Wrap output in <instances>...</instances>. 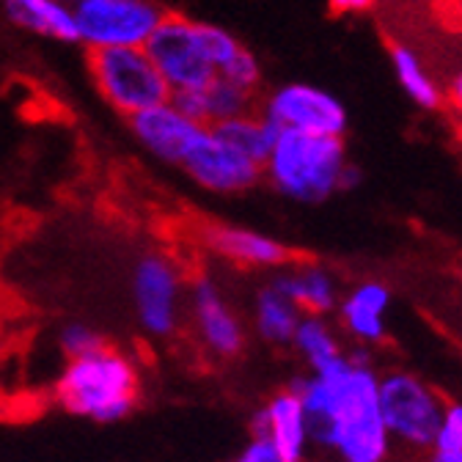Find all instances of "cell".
<instances>
[{"label": "cell", "mask_w": 462, "mask_h": 462, "mask_svg": "<svg viewBox=\"0 0 462 462\" xmlns=\"http://www.w3.org/2000/svg\"><path fill=\"white\" fill-rule=\"evenodd\" d=\"M228 462H283V457L262 438H251L237 457H231Z\"/></svg>", "instance_id": "26"}, {"label": "cell", "mask_w": 462, "mask_h": 462, "mask_svg": "<svg viewBox=\"0 0 462 462\" xmlns=\"http://www.w3.org/2000/svg\"><path fill=\"white\" fill-rule=\"evenodd\" d=\"M217 138H223L228 146H235L237 152H243L245 157H251L254 162L264 165L278 130L264 119L259 110H251L245 116H237V119H228L220 125L209 127Z\"/></svg>", "instance_id": "20"}, {"label": "cell", "mask_w": 462, "mask_h": 462, "mask_svg": "<svg viewBox=\"0 0 462 462\" xmlns=\"http://www.w3.org/2000/svg\"><path fill=\"white\" fill-rule=\"evenodd\" d=\"M374 0H330V12L336 14H364L372 9Z\"/></svg>", "instance_id": "27"}, {"label": "cell", "mask_w": 462, "mask_h": 462, "mask_svg": "<svg viewBox=\"0 0 462 462\" xmlns=\"http://www.w3.org/2000/svg\"><path fill=\"white\" fill-rule=\"evenodd\" d=\"M273 283L298 306L303 317H328L338 306V283L333 273L319 264H286V270L275 275Z\"/></svg>", "instance_id": "17"}, {"label": "cell", "mask_w": 462, "mask_h": 462, "mask_svg": "<svg viewBox=\"0 0 462 462\" xmlns=\"http://www.w3.org/2000/svg\"><path fill=\"white\" fill-rule=\"evenodd\" d=\"M171 102L180 113H185L190 122L201 127H212L228 119H237L259 105V94H251L235 83L223 78H215L204 88H188V91H173Z\"/></svg>", "instance_id": "15"}, {"label": "cell", "mask_w": 462, "mask_h": 462, "mask_svg": "<svg viewBox=\"0 0 462 462\" xmlns=\"http://www.w3.org/2000/svg\"><path fill=\"white\" fill-rule=\"evenodd\" d=\"M190 311L201 344L217 358H237L245 350V328L235 306L226 300L209 275H196L190 283Z\"/></svg>", "instance_id": "12"}, {"label": "cell", "mask_w": 462, "mask_h": 462, "mask_svg": "<svg viewBox=\"0 0 462 462\" xmlns=\"http://www.w3.org/2000/svg\"><path fill=\"white\" fill-rule=\"evenodd\" d=\"M446 99H448V105L462 116V72H457V75H454V80L448 83V94H446Z\"/></svg>", "instance_id": "28"}, {"label": "cell", "mask_w": 462, "mask_h": 462, "mask_svg": "<svg viewBox=\"0 0 462 462\" xmlns=\"http://www.w3.org/2000/svg\"><path fill=\"white\" fill-rule=\"evenodd\" d=\"M6 20L42 39H52L61 44H78L75 12L64 0H36V4H6Z\"/></svg>", "instance_id": "18"}, {"label": "cell", "mask_w": 462, "mask_h": 462, "mask_svg": "<svg viewBox=\"0 0 462 462\" xmlns=\"http://www.w3.org/2000/svg\"><path fill=\"white\" fill-rule=\"evenodd\" d=\"M311 424L314 446L338 462H385L391 435L380 413V374L358 356H338L292 385Z\"/></svg>", "instance_id": "1"}, {"label": "cell", "mask_w": 462, "mask_h": 462, "mask_svg": "<svg viewBox=\"0 0 462 462\" xmlns=\"http://www.w3.org/2000/svg\"><path fill=\"white\" fill-rule=\"evenodd\" d=\"M64 4H67V6H75V4H78V0H64Z\"/></svg>", "instance_id": "31"}, {"label": "cell", "mask_w": 462, "mask_h": 462, "mask_svg": "<svg viewBox=\"0 0 462 462\" xmlns=\"http://www.w3.org/2000/svg\"><path fill=\"white\" fill-rule=\"evenodd\" d=\"M58 344H61V353L67 358H80V356H88L94 350L105 344V338L91 328V325H80V322H72L61 330L58 336Z\"/></svg>", "instance_id": "24"}, {"label": "cell", "mask_w": 462, "mask_h": 462, "mask_svg": "<svg viewBox=\"0 0 462 462\" xmlns=\"http://www.w3.org/2000/svg\"><path fill=\"white\" fill-rule=\"evenodd\" d=\"M185 281L165 254H143L133 270V303L138 322L157 338H171L182 319Z\"/></svg>", "instance_id": "9"}, {"label": "cell", "mask_w": 462, "mask_h": 462, "mask_svg": "<svg viewBox=\"0 0 462 462\" xmlns=\"http://www.w3.org/2000/svg\"><path fill=\"white\" fill-rule=\"evenodd\" d=\"M180 168L188 173L193 185L215 196H243L254 190L259 182H264L262 165L237 152L235 146H228L209 127L193 143Z\"/></svg>", "instance_id": "10"}, {"label": "cell", "mask_w": 462, "mask_h": 462, "mask_svg": "<svg viewBox=\"0 0 462 462\" xmlns=\"http://www.w3.org/2000/svg\"><path fill=\"white\" fill-rule=\"evenodd\" d=\"M78 44L91 50L146 47L162 20L157 0H78L72 6Z\"/></svg>", "instance_id": "7"}, {"label": "cell", "mask_w": 462, "mask_h": 462, "mask_svg": "<svg viewBox=\"0 0 462 462\" xmlns=\"http://www.w3.org/2000/svg\"><path fill=\"white\" fill-rule=\"evenodd\" d=\"M346 162L350 160H346L344 138L278 130L262 173L283 199L298 204H322L341 193V173Z\"/></svg>", "instance_id": "4"}, {"label": "cell", "mask_w": 462, "mask_h": 462, "mask_svg": "<svg viewBox=\"0 0 462 462\" xmlns=\"http://www.w3.org/2000/svg\"><path fill=\"white\" fill-rule=\"evenodd\" d=\"M256 110L275 130H295L325 138H344L350 113L344 102L314 83H283L259 97Z\"/></svg>", "instance_id": "8"}, {"label": "cell", "mask_w": 462, "mask_h": 462, "mask_svg": "<svg viewBox=\"0 0 462 462\" xmlns=\"http://www.w3.org/2000/svg\"><path fill=\"white\" fill-rule=\"evenodd\" d=\"M432 448H438V451H462V402H448L443 408Z\"/></svg>", "instance_id": "25"}, {"label": "cell", "mask_w": 462, "mask_h": 462, "mask_svg": "<svg viewBox=\"0 0 462 462\" xmlns=\"http://www.w3.org/2000/svg\"><path fill=\"white\" fill-rule=\"evenodd\" d=\"M300 317L303 314L298 311V306L289 300L273 281L264 283L256 292V300H254V328H256V333L264 341L278 344V346L292 344V336H295V328H298Z\"/></svg>", "instance_id": "19"}, {"label": "cell", "mask_w": 462, "mask_h": 462, "mask_svg": "<svg viewBox=\"0 0 462 462\" xmlns=\"http://www.w3.org/2000/svg\"><path fill=\"white\" fill-rule=\"evenodd\" d=\"M127 122H130L133 138L152 157H157L160 162H168V165H177V168L188 157L193 143L201 138V133L207 130V127L190 122L185 113H180L171 99L133 116Z\"/></svg>", "instance_id": "14"}, {"label": "cell", "mask_w": 462, "mask_h": 462, "mask_svg": "<svg viewBox=\"0 0 462 462\" xmlns=\"http://www.w3.org/2000/svg\"><path fill=\"white\" fill-rule=\"evenodd\" d=\"M6 4H36V0H6Z\"/></svg>", "instance_id": "30"}, {"label": "cell", "mask_w": 462, "mask_h": 462, "mask_svg": "<svg viewBox=\"0 0 462 462\" xmlns=\"http://www.w3.org/2000/svg\"><path fill=\"white\" fill-rule=\"evenodd\" d=\"M52 393L67 413L97 424H113L138 408L141 369L119 346L105 341L88 356L69 358Z\"/></svg>", "instance_id": "2"}, {"label": "cell", "mask_w": 462, "mask_h": 462, "mask_svg": "<svg viewBox=\"0 0 462 462\" xmlns=\"http://www.w3.org/2000/svg\"><path fill=\"white\" fill-rule=\"evenodd\" d=\"M88 75L97 94L125 119L171 99V88L152 64L146 47H107L88 52Z\"/></svg>", "instance_id": "5"}, {"label": "cell", "mask_w": 462, "mask_h": 462, "mask_svg": "<svg viewBox=\"0 0 462 462\" xmlns=\"http://www.w3.org/2000/svg\"><path fill=\"white\" fill-rule=\"evenodd\" d=\"M391 67L393 78L402 86V91L408 94L419 107L424 110H438L443 105V91L435 83V78L427 72L421 64V58L404 44H391Z\"/></svg>", "instance_id": "21"}, {"label": "cell", "mask_w": 462, "mask_h": 462, "mask_svg": "<svg viewBox=\"0 0 462 462\" xmlns=\"http://www.w3.org/2000/svg\"><path fill=\"white\" fill-rule=\"evenodd\" d=\"M391 289L383 281H361L338 298L341 328L361 344H380L388 330Z\"/></svg>", "instance_id": "16"}, {"label": "cell", "mask_w": 462, "mask_h": 462, "mask_svg": "<svg viewBox=\"0 0 462 462\" xmlns=\"http://www.w3.org/2000/svg\"><path fill=\"white\" fill-rule=\"evenodd\" d=\"M217 78H223V80H228V83H235V86H240V88H245V91H251V94H259L262 97V83H264V72H262V64H259V58L243 44L240 47V52L231 58V61L220 69V75Z\"/></svg>", "instance_id": "23"}, {"label": "cell", "mask_w": 462, "mask_h": 462, "mask_svg": "<svg viewBox=\"0 0 462 462\" xmlns=\"http://www.w3.org/2000/svg\"><path fill=\"white\" fill-rule=\"evenodd\" d=\"M201 245L228 262L235 267H245V270H278L292 264L295 251L286 243H281L273 235H264V231L256 228H245V226H231V223H204L201 226Z\"/></svg>", "instance_id": "11"}, {"label": "cell", "mask_w": 462, "mask_h": 462, "mask_svg": "<svg viewBox=\"0 0 462 462\" xmlns=\"http://www.w3.org/2000/svg\"><path fill=\"white\" fill-rule=\"evenodd\" d=\"M424 462H462V451H438V448H430V457Z\"/></svg>", "instance_id": "29"}, {"label": "cell", "mask_w": 462, "mask_h": 462, "mask_svg": "<svg viewBox=\"0 0 462 462\" xmlns=\"http://www.w3.org/2000/svg\"><path fill=\"white\" fill-rule=\"evenodd\" d=\"M251 432L254 438L267 440L283 462H309V451L314 446L311 424L300 396L292 388L273 393L262 404L251 421Z\"/></svg>", "instance_id": "13"}, {"label": "cell", "mask_w": 462, "mask_h": 462, "mask_svg": "<svg viewBox=\"0 0 462 462\" xmlns=\"http://www.w3.org/2000/svg\"><path fill=\"white\" fill-rule=\"evenodd\" d=\"M446 402L413 372L391 369L380 374V413L391 443L408 448H432Z\"/></svg>", "instance_id": "6"}, {"label": "cell", "mask_w": 462, "mask_h": 462, "mask_svg": "<svg viewBox=\"0 0 462 462\" xmlns=\"http://www.w3.org/2000/svg\"><path fill=\"white\" fill-rule=\"evenodd\" d=\"M240 47L243 42L226 28L171 12L162 14L160 25L146 42L152 64L162 75L171 94L204 88L212 83L220 69L240 52Z\"/></svg>", "instance_id": "3"}, {"label": "cell", "mask_w": 462, "mask_h": 462, "mask_svg": "<svg viewBox=\"0 0 462 462\" xmlns=\"http://www.w3.org/2000/svg\"><path fill=\"white\" fill-rule=\"evenodd\" d=\"M292 346L306 361L309 372L330 364L333 358H338L344 353L338 333L333 330V325L325 317H300L295 336H292Z\"/></svg>", "instance_id": "22"}]
</instances>
